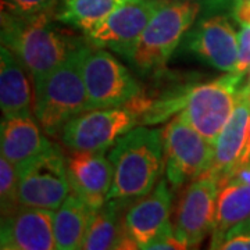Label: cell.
I'll return each instance as SVG.
<instances>
[{"instance_id":"obj_8","label":"cell","mask_w":250,"mask_h":250,"mask_svg":"<svg viewBox=\"0 0 250 250\" xmlns=\"http://www.w3.org/2000/svg\"><path fill=\"white\" fill-rule=\"evenodd\" d=\"M166 172L174 188L195 181L210 168L214 145L205 139L181 116H177L163 131Z\"/></svg>"},{"instance_id":"obj_29","label":"cell","mask_w":250,"mask_h":250,"mask_svg":"<svg viewBox=\"0 0 250 250\" xmlns=\"http://www.w3.org/2000/svg\"><path fill=\"white\" fill-rule=\"evenodd\" d=\"M250 161V117H249V128H248V138H246V145H245V149H243V153L241 156V160L238 163L239 164H243V163H248Z\"/></svg>"},{"instance_id":"obj_19","label":"cell","mask_w":250,"mask_h":250,"mask_svg":"<svg viewBox=\"0 0 250 250\" xmlns=\"http://www.w3.org/2000/svg\"><path fill=\"white\" fill-rule=\"evenodd\" d=\"M27 68L7 47L0 49V106L3 117L31 114V88Z\"/></svg>"},{"instance_id":"obj_20","label":"cell","mask_w":250,"mask_h":250,"mask_svg":"<svg viewBox=\"0 0 250 250\" xmlns=\"http://www.w3.org/2000/svg\"><path fill=\"white\" fill-rule=\"evenodd\" d=\"M96 210L90 208L74 192L54 211L53 228L56 246L60 250L82 249L90 218Z\"/></svg>"},{"instance_id":"obj_15","label":"cell","mask_w":250,"mask_h":250,"mask_svg":"<svg viewBox=\"0 0 250 250\" xmlns=\"http://www.w3.org/2000/svg\"><path fill=\"white\" fill-rule=\"evenodd\" d=\"M71 190L90 208L98 210L107 202L113 185L114 167L104 152L71 150L65 157Z\"/></svg>"},{"instance_id":"obj_11","label":"cell","mask_w":250,"mask_h":250,"mask_svg":"<svg viewBox=\"0 0 250 250\" xmlns=\"http://www.w3.org/2000/svg\"><path fill=\"white\" fill-rule=\"evenodd\" d=\"M218 177L211 171L192 181L178 207L177 232L187 241L189 249L197 248L213 232L218 195Z\"/></svg>"},{"instance_id":"obj_5","label":"cell","mask_w":250,"mask_h":250,"mask_svg":"<svg viewBox=\"0 0 250 250\" xmlns=\"http://www.w3.org/2000/svg\"><path fill=\"white\" fill-rule=\"evenodd\" d=\"M150 106L152 102L141 93L124 106L86 110L65 124L60 138L70 150L106 152L134 129Z\"/></svg>"},{"instance_id":"obj_9","label":"cell","mask_w":250,"mask_h":250,"mask_svg":"<svg viewBox=\"0 0 250 250\" xmlns=\"http://www.w3.org/2000/svg\"><path fill=\"white\" fill-rule=\"evenodd\" d=\"M83 81L89 110L128 104L142 93L139 82L114 56L96 47L83 62Z\"/></svg>"},{"instance_id":"obj_13","label":"cell","mask_w":250,"mask_h":250,"mask_svg":"<svg viewBox=\"0 0 250 250\" xmlns=\"http://www.w3.org/2000/svg\"><path fill=\"white\" fill-rule=\"evenodd\" d=\"M53 210L18 206L1 215L0 248L3 250H53Z\"/></svg>"},{"instance_id":"obj_26","label":"cell","mask_w":250,"mask_h":250,"mask_svg":"<svg viewBox=\"0 0 250 250\" xmlns=\"http://www.w3.org/2000/svg\"><path fill=\"white\" fill-rule=\"evenodd\" d=\"M250 68V25L241 24V31L238 32V62L235 71L245 75Z\"/></svg>"},{"instance_id":"obj_22","label":"cell","mask_w":250,"mask_h":250,"mask_svg":"<svg viewBox=\"0 0 250 250\" xmlns=\"http://www.w3.org/2000/svg\"><path fill=\"white\" fill-rule=\"evenodd\" d=\"M124 0H62L54 18L65 25L89 32L102 24Z\"/></svg>"},{"instance_id":"obj_10","label":"cell","mask_w":250,"mask_h":250,"mask_svg":"<svg viewBox=\"0 0 250 250\" xmlns=\"http://www.w3.org/2000/svg\"><path fill=\"white\" fill-rule=\"evenodd\" d=\"M167 0H124L102 24L86 32L93 47L110 49L131 60L139 38Z\"/></svg>"},{"instance_id":"obj_21","label":"cell","mask_w":250,"mask_h":250,"mask_svg":"<svg viewBox=\"0 0 250 250\" xmlns=\"http://www.w3.org/2000/svg\"><path fill=\"white\" fill-rule=\"evenodd\" d=\"M218 187L211 241L221 238L228 229L250 218V185L224 181Z\"/></svg>"},{"instance_id":"obj_4","label":"cell","mask_w":250,"mask_h":250,"mask_svg":"<svg viewBox=\"0 0 250 250\" xmlns=\"http://www.w3.org/2000/svg\"><path fill=\"white\" fill-rule=\"evenodd\" d=\"M92 45H81L35 88V116L46 135L57 138L74 117L89 110L83 62Z\"/></svg>"},{"instance_id":"obj_17","label":"cell","mask_w":250,"mask_h":250,"mask_svg":"<svg viewBox=\"0 0 250 250\" xmlns=\"http://www.w3.org/2000/svg\"><path fill=\"white\" fill-rule=\"evenodd\" d=\"M250 117V86L242 85L236 106L214 143V157L210 168L218 181L238 166L246 145Z\"/></svg>"},{"instance_id":"obj_6","label":"cell","mask_w":250,"mask_h":250,"mask_svg":"<svg viewBox=\"0 0 250 250\" xmlns=\"http://www.w3.org/2000/svg\"><path fill=\"white\" fill-rule=\"evenodd\" d=\"M199 11L200 4L196 1H167L154 14L136 43L129 60L135 68L143 74L161 70L195 22Z\"/></svg>"},{"instance_id":"obj_16","label":"cell","mask_w":250,"mask_h":250,"mask_svg":"<svg viewBox=\"0 0 250 250\" xmlns=\"http://www.w3.org/2000/svg\"><path fill=\"white\" fill-rule=\"evenodd\" d=\"M41 125V124H39ZM32 116H17L3 118L0 125L1 156L21 170L28 163L54 146L46 136Z\"/></svg>"},{"instance_id":"obj_28","label":"cell","mask_w":250,"mask_h":250,"mask_svg":"<svg viewBox=\"0 0 250 250\" xmlns=\"http://www.w3.org/2000/svg\"><path fill=\"white\" fill-rule=\"evenodd\" d=\"M232 11L239 24L250 25V0H236Z\"/></svg>"},{"instance_id":"obj_30","label":"cell","mask_w":250,"mask_h":250,"mask_svg":"<svg viewBox=\"0 0 250 250\" xmlns=\"http://www.w3.org/2000/svg\"><path fill=\"white\" fill-rule=\"evenodd\" d=\"M246 83L250 86V68H249V77H248V82H246Z\"/></svg>"},{"instance_id":"obj_18","label":"cell","mask_w":250,"mask_h":250,"mask_svg":"<svg viewBox=\"0 0 250 250\" xmlns=\"http://www.w3.org/2000/svg\"><path fill=\"white\" fill-rule=\"evenodd\" d=\"M124 203L125 200L108 199L93 213L82 249H138L136 243L125 233L124 215H121Z\"/></svg>"},{"instance_id":"obj_7","label":"cell","mask_w":250,"mask_h":250,"mask_svg":"<svg viewBox=\"0 0 250 250\" xmlns=\"http://www.w3.org/2000/svg\"><path fill=\"white\" fill-rule=\"evenodd\" d=\"M70 190L67 160L57 145L18 170L20 206L57 210Z\"/></svg>"},{"instance_id":"obj_25","label":"cell","mask_w":250,"mask_h":250,"mask_svg":"<svg viewBox=\"0 0 250 250\" xmlns=\"http://www.w3.org/2000/svg\"><path fill=\"white\" fill-rule=\"evenodd\" d=\"M57 1L59 0H1V10L21 17H32L53 13Z\"/></svg>"},{"instance_id":"obj_2","label":"cell","mask_w":250,"mask_h":250,"mask_svg":"<svg viewBox=\"0 0 250 250\" xmlns=\"http://www.w3.org/2000/svg\"><path fill=\"white\" fill-rule=\"evenodd\" d=\"M81 45L80 39L54 25L52 13L21 17L1 10V46L22 62L35 88Z\"/></svg>"},{"instance_id":"obj_12","label":"cell","mask_w":250,"mask_h":250,"mask_svg":"<svg viewBox=\"0 0 250 250\" xmlns=\"http://www.w3.org/2000/svg\"><path fill=\"white\" fill-rule=\"evenodd\" d=\"M171 202L172 193L168 188V179H160L149 193L126 210L125 233L136 243L138 249H149L153 242L172 228Z\"/></svg>"},{"instance_id":"obj_24","label":"cell","mask_w":250,"mask_h":250,"mask_svg":"<svg viewBox=\"0 0 250 250\" xmlns=\"http://www.w3.org/2000/svg\"><path fill=\"white\" fill-rule=\"evenodd\" d=\"M210 249L218 250H250L249 220L228 229L221 238L210 242Z\"/></svg>"},{"instance_id":"obj_31","label":"cell","mask_w":250,"mask_h":250,"mask_svg":"<svg viewBox=\"0 0 250 250\" xmlns=\"http://www.w3.org/2000/svg\"><path fill=\"white\" fill-rule=\"evenodd\" d=\"M249 223H250V218H249Z\"/></svg>"},{"instance_id":"obj_23","label":"cell","mask_w":250,"mask_h":250,"mask_svg":"<svg viewBox=\"0 0 250 250\" xmlns=\"http://www.w3.org/2000/svg\"><path fill=\"white\" fill-rule=\"evenodd\" d=\"M0 205L1 215L16 210L18 202V171L4 156L0 157Z\"/></svg>"},{"instance_id":"obj_27","label":"cell","mask_w":250,"mask_h":250,"mask_svg":"<svg viewBox=\"0 0 250 250\" xmlns=\"http://www.w3.org/2000/svg\"><path fill=\"white\" fill-rule=\"evenodd\" d=\"M224 181H236V182L250 185V161L236 166L228 175H225L224 178L220 179L218 184L224 182Z\"/></svg>"},{"instance_id":"obj_1","label":"cell","mask_w":250,"mask_h":250,"mask_svg":"<svg viewBox=\"0 0 250 250\" xmlns=\"http://www.w3.org/2000/svg\"><path fill=\"white\" fill-rule=\"evenodd\" d=\"M245 75L227 72L210 82L193 85L166 100L153 102L143 124H157L178 113L188 124L214 145L236 106Z\"/></svg>"},{"instance_id":"obj_14","label":"cell","mask_w":250,"mask_h":250,"mask_svg":"<svg viewBox=\"0 0 250 250\" xmlns=\"http://www.w3.org/2000/svg\"><path fill=\"white\" fill-rule=\"evenodd\" d=\"M187 46L200 60L223 72H233L238 62V32L223 16L203 18L188 34Z\"/></svg>"},{"instance_id":"obj_3","label":"cell","mask_w":250,"mask_h":250,"mask_svg":"<svg viewBox=\"0 0 250 250\" xmlns=\"http://www.w3.org/2000/svg\"><path fill=\"white\" fill-rule=\"evenodd\" d=\"M108 159L114 178L107 200L126 202L145 196L157 185L166 167L163 131L135 126L113 145Z\"/></svg>"}]
</instances>
